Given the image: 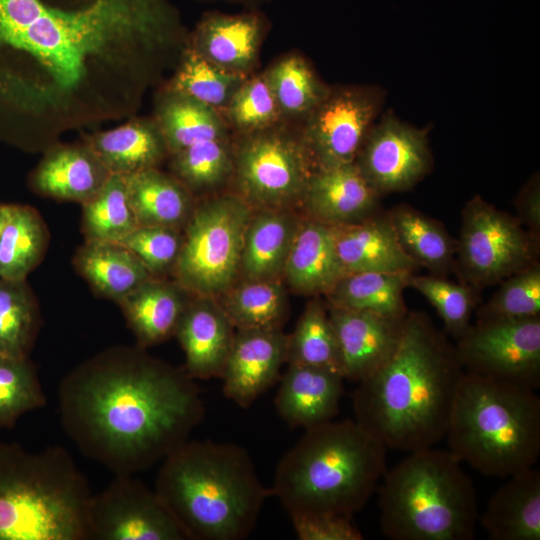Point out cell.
<instances>
[{"label": "cell", "mask_w": 540, "mask_h": 540, "mask_svg": "<svg viewBox=\"0 0 540 540\" xmlns=\"http://www.w3.org/2000/svg\"><path fill=\"white\" fill-rule=\"evenodd\" d=\"M48 240L47 227L34 208L11 205L0 237V278L26 280L42 260Z\"/></svg>", "instance_id": "cell-34"}, {"label": "cell", "mask_w": 540, "mask_h": 540, "mask_svg": "<svg viewBox=\"0 0 540 540\" xmlns=\"http://www.w3.org/2000/svg\"><path fill=\"white\" fill-rule=\"evenodd\" d=\"M265 75L282 117L306 118L329 91L298 55L277 61Z\"/></svg>", "instance_id": "cell-39"}, {"label": "cell", "mask_w": 540, "mask_h": 540, "mask_svg": "<svg viewBox=\"0 0 540 540\" xmlns=\"http://www.w3.org/2000/svg\"><path fill=\"white\" fill-rule=\"evenodd\" d=\"M387 214L403 251L419 267L443 277L455 270L457 242L441 223L409 205Z\"/></svg>", "instance_id": "cell-31"}, {"label": "cell", "mask_w": 540, "mask_h": 540, "mask_svg": "<svg viewBox=\"0 0 540 540\" xmlns=\"http://www.w3.org/2000/svg\"><path fill=\"white\" fill-rule=\"evenodd\" d=\"M251 205L241 196L222 195L194 207L185 224L173 269L188 293L215 297L233 284L239 269Z\"/></svg>", "instance_id": "cell-9"}, {"label": "cell", "mask_w": 540, "mask_h": 540, "mask_svg": "<svg viewBox=\"0 0 540 540\" xmlns=\"http://www.w3.org/2000/svg\"><path fill=\"white\" fill-rule=\"evenodd\" d=\"M185 294L176 281L151 277L117 303L138 346L147 348L175 335L190 301Z\"/></svg>", "instance_id": "cell-26"}, {"label": "cell", "mask_w": 540, "mask_h": 540, "mask_svg": "<svg viewBox=\"0 0 540 540\" xmlns=\"http://www.w3.org/2000/svg\"><path fill=\"white\" fill-rule=\"evenodd\" d=\"M73 264L96 293L116 303L153 277L130 249L113 241L86 239Z\"/></svg>", "instance_id": "cell-28"}, {"label": "cell", "mask_w": 540, "mask_h": 540, "mask_svg": "<svg viewBox=\"0 0 540 540\" xmlns=\"http://www.w3.org/2000/svg\"><path fill=\"white\" fill-rule=\"evenodd\" d=\"M478 311V320L524 319L540 316V266L534 262L502 281Z\"/></svg>", "instance_id": "cell-44"}, {"label": "cell", "mask_w": 540, "mask_h": 540, "mask_svg": "<svg viewBox=\"0 0 540 540\" xmlns=\"http://www.w3.org/2000/svg\"><path fill=\"white\" fill-rule=\"evenodd\" d=\"M299 223L282 209H261L252 214L239 269L245 280L277 279L283 274Z\"/></svg>", "instance_id": "cell-29"}, {"label": "cell", "mask_w": 540, "mask_h": 540, "mask_svg": "<svg viewBox=\"0 0 540 540\" xmlns=\"http://www.w3.org/2000/svg\"><path fill=\"white\" fill-rule=\"evenodd\" d=\"M289 516L300 540L364 539L353 517L329 513H297Z\"/></svg>", "instance_id": "cell-47"}, {"label": "cell", "mask_w": 540, "mask_h": 540, "mask_svg": "<svg viewBox=\"0 0 540 540\" xmlns=\"http://www.w3.org/2000/svg\"><path fill=\"white\" fill-rule=\"evenodd\" d=\"M463 373L447 335L408 312L393 354L353 391L355 420L387 449L433 447L444 439Z\"/></svg>", "instance_id": "cell-3"}, {"label": "cell", "mask_w": 540, "mask_h": 540, "mask_svg": "<svg viewBox=\"0 0 540 540\" xmlns=\"http://www.w3.org/2000/svg\"><path fill=\"white\" fill-rule=\"evenodd\" d=\"M286 362L341 373L336 336L328 308L321 301L315 299L307 304L293 333L287 336Z\"/></svg>", "instance_id": "cell-37"}, {"label": "cell", "mask_w": 540, "mask_h": 540, "mask_svg": "<svg viewBox=\"0 0 540 540\" xmlns=\"http://www.w3.org/2000/svg\"><path fill=\"white\" fill-rule=\"evenodd\" d=\"M355 164L380 196L408 190L431 169L427 133L385 115L368 132Z\"/></svg>", "instance_id": "cell-15"}, {"label": "cell", "mask_w": 540, "mask_h": 540, "mask_svg": "<svg viewBox=\"0 0 540 540\" xmlns=\"http://www.w3.org/2000/svg\"><path fill=\"white\" fill-rule=\"evenodd\" d=\"M447 450L485 476L507 478L540 456L536 390L464 371L446 433Z\"/></svg>", "instance_id": "cell-6"}, {"label": "cell", "mask_w": 540, "mask_h": 540, "mask_svg": "<svg viewBox=\"0 0 540 540\" xmlns=\"http://www.w3.org/2000/svg\"><path fill=\"white\" fill-rule=\"evenodd\" d=\"M11 210L10 204H0V237Z\"/></svg>", "instance_id": "cell-49"}, {"label": "cell", "mask_w": 540, "mask_h": 540, "mask_svg": "<svg viewBox=\"0 0 540 540\" xmlns=\"http://www.w3.org/2000/svg\"><path fill=\"white\" fill-rule=\"evenodd\" d=\"M518 220L528 232L539 240L540 232V188L534 177L521 190L517 202Z\"/></svg>", "instance_id": "cell-48"}, {"label": "cell", "mask_w": 540, "mask_h": 540, "mask_svg": "<svg viewBox=\"0 0 540 540\" xmlns=\"http://www.w3.org/2000/svg\"><path fill=\"white\" fill-rule=\"evenodd\" d=\"M39 327L38 305L26 280L0 278V354L29 357Z\"/></svg>", "instance_id": "cell-36"}, {"label": "cell", "mask_w": 540, "mask_h": 540, "mask_svg": "<svg viewBox=\"0 0 540 540\" xmlns=\"http://www.w3.org/2000/svg\"><path fill=\"white\" fill-rule=\"evenodd\" d=\"M382 102L376 89H329L305 118L301 139L312 165L324 169L355 162Z\"/></svg>", "instance_id": "cell-14"}, {"label": "cell", "mask_w": 540, "mask_h": 540, "mask_svg": "<svg viewBox=\"0 0 540 540\" xmlns=\"http://www.w3.org/2000/svg\"><path fill=\"white\" fill-rule=\"evenodd\" d=\"M344 380L332 369L288 365L275 396L276 411L292 428L306 430L334 420L344 394Z\"/></svg>", "instance_id": "cell-20"}, {"label": "cell", "mask_w": 540, "mask_h": 540, "mask_svg": "<svg viewBox=\"0 0 540 540\" xmlns=\"http://www.w3.org/2000/svg\"><path fill=\"white\" fill-rule=\"evenodd\" d=\"M234 325L213 297L196 296L187 304L175 336L193 379L221 378L232 342Z\"/></svg>", "instance_id": "cell-18"}, {"label": "cell", "mask_w": 540, "mask_h": 540, "mask_svg": "<svg viewBox=\"0 0 540 540\" xmlns=\"http://www.w3.org/2000/svg\"><path fill=\"white\" fill-rule=\"evenodd\" d=\"M234 1H240V2H246V3H254L261 0H234Z\"/></svg>", "instance_id": "cell-50"}, {"label": "cell", "mask_w": 540, "mask_h": 540, "mask_svg": "<svg viewBox=\"0 0 540 540\" xmlns=\"http://www.w3.org/2000/svg\"><path fill=\"white\" fill-rule=\"evenodd\" d=\"M139 226L180 228L193 210L190 191L157 168L122 176Z\"/></svg>", "instance_id": "cell-30"}, {"label": "cell", "mask_w": 540, "mask_h": 540, "mask_svg": "<svg viewBox=\"0 0 540 540\" xmlns=\"http://www.w3.org/2000/svg\"><path fill=\"white\" fill-rule=\"evenodd\" d=\"M537 248L538 240L516 217L476 196L463 210L455 271L462 283L480 289L536 262Z\"/></svg>", "instance_id": "cell-10"}, {"label": "cell", "mask_w": 540, "mask_h": 540, "mask_svg": "<svg viewBox=\"0 0 540 540\" xmlns=\"http://www.w3.org/2000/svg\"><path fill=\"white\" fill-rule=\"evenodd\" d=\"M387 450L355 419L306 429L279 461L272 495L289 515L353 517L376 493L387 470Z\"/></svg>", "instance_id": "cell-5"}, {"label": "cell", "mask_w": 540, "mask_h": 540, "mask_svg": "<svg viewBox=\"0 0 540 540\" xmlns=\"http://www.w3.org/2000/svg\"><path fill=\"white\" fill-rule=\"evenodd\" d=\"M447 449L408 452L384 473L376 492L380 526L391 540H472L479 520L477 492Z\"/></svg>", "instance_id": "cell-8"}, {"label": "cell", "mask_w": 540, "mask_h": 540, "mask_svg": "<svg viewBox=\"0 0 540 540\" xmlns=\"http://www.w3.org/2000/svg\"><path fill=\"white\" fill-rule=\"evenodd\" d=\"M286 360L281 329H237L221 375L223 394L248 408L279 380Z\"/></svg>", "instance_id": "cell-16"}, {"label": "cell", "mask_w": 540, "mask_h": 540, "mask_svg": "<svg viewBox=\"0 0 540 540\" xmlns=\"http://www.w3.org/2000/svg\"><path fill=\"white\" fill-rule=\"evenodd\" d=\"M507 478L478 522L491 540H540V470L534 466Z\"/></svg>", "instance_id": "cell-24"}, {"label": "cell", "mask_w": 540, "mask_h": 540, "mask_svg": "<svg viewBox=\"0 0 540 540\" xmlns=\"http://www.w3.org/2000/svg\"><path fill=\"white\" fill-rule=\"evenodd\" d=\"M379 197L353 162L313 171L302 202L310 218L338 226L376 214Z\"/></svg>", "instance_id": "cell-19"}, {"label": "cell", "mask_w": 540, "mask_h": 540, "mask_svg": "<svg viewBox=\"0 0 540 540\" xmlns=\"http://www.w3.org/2000/svg\"><path fill=\"white\" fill-rule=\"evenodd\" d=\"M455 348L466 372L540 387V316L477 321Z\"/></svg>", "instance_id": "cell-12"}, {"label": "cell", "mask_w": 540, "mask_h": 540, "mask_svg": "<svg viewBox=\"0 0 540 540\" xmlns=\"http://www.w3.org/2000/svg\"><path fill=\"white\" fill-rule=\"evenodd\" d=\"M82 208V230L86 239L120 242L139 226L124 179L118 174H111Z\"/></svg>", "instance_id": "cell-38"}, {"label": "cell", "mask_w": 540, "mask_h": 540, "mask_svg": "<svg viewBox=\"0 0 540 540\" xmlns=\"http://www.w3.org/2000/svg\"><path fill=\"white\" fill-rule=\"evenodd\" d=\"M225 113L231 125L244 135L274 128L282 117L265 73L246 78Z\"/></svg>", "instance_id": "cell-45"}, {"label": "cell", "mask_w": 540, "mask_h": 540, "mask_svg": "<svg viewBox=\"0 0 540 540\" xmlns=\"http://www.w3.org/2000/svg\"><path fill=\"white\" fill-rule=\"evenodd\" d=\"M327 308L338 345L342 376L358 383L393 354L407 314L395 317L330 305Z\"/></svg>", "instance_id": "cell-17"}, {"label": "cell", "mask_w": 540, "mask_h": 540, "mask_svg": "<svg viewBox=\"0 0 540 540\" xmlns=\"http://www.w3.org/2000/svg\"><path fill=\"white\" fill-rule=\"evenodd\" d=\"M247 76L218 67L188 48L167 89L185 94L217 111L227 107Z\"/></svg>", "instance_id": "cell-40"}, {"label": "cell", "mask_w": 540, "mask_h": 540, "mask_svg": "<svg viewBox=\"0 0 540 540\" xmlns=\"http://www.w3.org/2000/svg\"><path fill=\"white\" fill-rule=\"evenodd\" d=\"M412 274L406 271L347 273L327 294L329 305L385 316H405L408 310L403 293L409 287Z\"/></svg>", "instance_id": "cell-33"}, {"label": "cell", "mask_w": 540, "mask_h": 540, "mask_svg": "<svg viewBox=\"0 0 540 540\" xmlns=\"http://www.w3.org/2000/svg\"><path fill=\"white\" fill-rule=\"evenodd\" d=\"M409 287L421 293L436 309L446 335L458 340L471 326L477 304L472 287L433 274H412Z\"/></svg>", "instance_id": "cell-43"}, {"label": "cell", "mask_w": 540, "mask_h": 540, "mask_svg": "<svg viewBox=\"0 0 540 540\" xmlns=\"http://www.w3.org/2000/svg\"><path fill=\"white\" fill-rule=\"evenodd\" d=\"M182 241L178 228L138 226L119 243L130 249L155 277L174 269Z\"/></svg>", "instance_id": "cell-46"}, {"label": "cell", "mask_w": 540, "mask_h": 540, "mask_svg": "<svg viewBox=\"0 0 540 540\" xmlns=\"http://www.w3.org/2000/svg\"><path fill=\"white\" fill-rule=\"evenodd\" d=\"M173 176L190 192L215 188L233 173L234 154L226 139L193 144L171 155Z\"/></svg>", "instance_id": "cell-41"}, {"label": "cell", "mask_w": 540, "mask_h": 540, "mask_svg": "<svg viewBox=\"0 0 540 540\" xmlns=\"http://www.w3.org/2000/svg\"><path fill=\"white\" fill-rule=\"evenodd\" d=\"M181 30L169 0H0V52L36 69L43 103L78 92L95 65L115 63L123 49L154 48Z\"/></svg>", "instance_id": "cell-2"}, {"label": "cell", "mask_w": 540, "mask_h": 540, "mask_svg": "<svg viewBox=\"0 0 540 540\" xmlns=\"http://www.w3.org/2000/svg\"><path fill=\"white\" fill-rule=\"evenodd\" d=\"M91 496L64 447L0 442V540H88Z\"/></svg>", "instance_id": "cell-7"}, {"label": "cell", "mask_w": 540, "mask_h": 540, "mask_svg": "<svg viewBox=\"0 0 540 540\" xmlns=\"http://www.w3.org/2000/svg\"><path fill=\"white\" fill-rule=\"evenodd\" d=\"M220 303L237 329H281L287 302L278 279L245 280Z\"/></svg>", "instance_id": "cell-35"}, {"label": "cell", "mask_w": 540, "mask_h": 540, "mask_svg": "<svg viewBox=\"0 0 540 540\" xmlns=\"http://www.w3.org/2000/svg\"><path fill=\"white\" fill-rule=\"evenodd\" d=\"M85 143L111 174L126 176L158 164L169 154L155 119L138 118L90 135Z\"/></svg>", "instance_id": "cell-27"}, {"label": "cell", "mask_w": 540, "mask_h": 540, "mask_svg": "<svg viewBox=\"0 0 540 540\" xmlns=\"http://www.w3.org/2000/svg\"><path fill=\"white\" fill-rule=\"evenodd\" d=\"M58 410L79 451L115 474L161 462L205 414L195 379L138 345L109 348L71 370L59 384Z\"/></svg>", "instance_id": "cell-1"}, {"label": "cell", "mask_w": 540, "mask_h": 540, "mask_svg": "<svg viewBox=\"0 0 540 540\" xmlns=\"http://www.w3.org/2000/svg\"><path fill=\"white\" fill-rule=\"evenodd\" d=\"M92 540H185L186 537L155 489L134 474H115L87 509Z\"/></svg>", "instance_id": "cell-13"}, {"label": "cell", "mask_w": 540, "mask_h": 540, "mask_svg": "<svg viewBox=\"0 0 540 540\" xmlns=\"http://www.w3.org/2000/svg\"><path fill=\"white\" fill-rule=\"evenodd\" d=\"M283 274L298 293L328 294L346 274L332 226L312 218L300 222Z\"/></svg>", "instance_id": "cell-25"}, {"label": "cell", "mask_w": 540, "mask_h": 540, "mask_svg": "<svg viewBox=\"0 0 540 540\" xmlns=\"http://www.w3.org/2000/svg\"><path fill=\"white\" fill-rule=\"evenodd\" d=\"M155 491L186 539L241 540L272 495L241 446L188 439L161 461Z\"/></svg>", "instance_id": "cell-4"}, {"label": "cell", "mask_w": 540, "mask_h": 540, "mask_svg": "<svg viewBox=\"0 0 540 540\" xmlns=\"http://www.w3.org/2000/svg\"><path fill=\"white\" fill-rule=\"evenodd\" d=\"M47 398L29 357L0 354V427L11 428L24 414L42 408Z\"/></svg>", "instance_id": "cell-42"}, {"label": "cell", "mask_w": 540, "mask_h": 540, "mask_svg": "<svg viewBox=\"0 0 540 540\" xmlns=\"http://www.w3.org/2000/svg\"><path fill=\"white\" fill-rule=\"evenodd\" d=\"M336 250L347 273L406 271L420 267L400 246L388 214H374L359 222L332 226Z\"/></svg>", "instance_id": "cell-22"}, {"label": "cell", "mask_w": 540, "mask_h": 540, "mask_svg": "<svg viewBox=\"0 0 540 540\" xmlns=\"http://www.w3.org/2000/svg\"><path fill=\"white\" fill-rule=\"evenodd\" d=\"M234 154L240 196L261 209L302 201L312 162L300 138L274 128L247 134Z\"/></svg>", "instance_id": "cell-11"}, {"label": "cell", "mask_w": 540, "mask_h": 540, "mask_svg": "<svg viewBox=\"0 0 540 540\" xmlns=\"http://www.w3.org/2000/svg\"><path fill=\"white\" fill-rule=\"evenodd\" d=\"M265 28V17L256 11L209 12L197 24L191 48L222 69L247 76L257 61Z\"/></svg>", "instance_id": "cell-21"}, {"label": "cell", "mask_w": 540, "mask_h": 540, "mask_svg": "<svg viewBox=\"0 0 540 540\" xmlns=\"http://www.w3.org/2000/svg\"><path fill=\"white\" fill-rule=\"evenodd\" d=\"M155 121L170 155L201 141L226 139V124L216 109L166 88Z\"/></svg>", "instance_id": "cell-32"}, {"label": "cell", "mask_w": 540, "mask_h": 540, "mask_svg": "<svg viewBox=\"0 0 540 540\" xmlns=\"http://www.w3.org/2000/svg\"><path fill=\"white\" fill-rule=\"evenodd\" d=\"M111 173L84 142L52 146L32 174L31 184L42 196L85 203Z\"/></svg>", "instance_id": "cell-23"}]
</instances>
